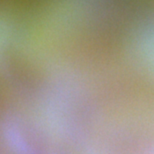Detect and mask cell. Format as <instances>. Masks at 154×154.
Here are the masks:
<instances>
[{"label":"cell","instance_id":"obj_1","mask_svg":"<svg viewBox=\"0 0 154 154\" xmlns=\"http://www.w3.org/2000/svg\"><path fill=\"white\" fill-rule=\"evenodd\" d=\"M0 135L6 147L12 154H34L28 141L11 122L4 121L0 124Z\"/></svg>","mask_w":154,"mask_h":154}]
</instances>
